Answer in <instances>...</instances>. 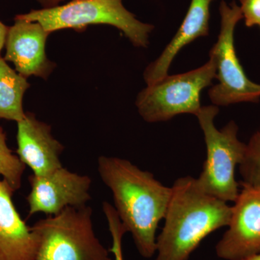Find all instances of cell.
Here are the masks:
<instances>
[{"label":"cell","mask_w":260,"mask_h":260,"mask_svg":"<svg viewBox=\"0 0 260 260\" xmlns=\"http://www.w3.org/2000/svg\"><path fill=\"white\" fill-rule=\"evenodd\" d=\"M98 172L112 191L114 208L140 255L152 257L156 251L157 229L165 216L172 188L161 184L152 173L118 157H99Z\"/></svg>","instance_id":"1"},{"label":"cell","mask_w":260,"mask_h":260,"mask_svg":"<svg viewBox=\"0 0 260 260\" xmlns=\"http://www.w3.org/2000/svg\"><path fill=\"white\" fill-rule=\"evenodd\" d=\"M171 188L155 260H188L203 239L228 226L232 206L205 192L190 176L179 178Z\"/></svg>","instance_id":"2"},{"label":"cell","mask_w":260,"mask_h":260,"mask_svg":"<svg viewBox=\"0 0 260 260\" xmlns=\"http://www.w3.org/2000/svg\"><path fill=\"white\" fill-rule=\"evenodd\" d=\"M17 18L37 22L48 31L84 30L91 25L119 29L137 47H147L153 25L143 23L123 4V0H71L52 8L32 10Z\"/></svg>","instance_id":"3"},{"label":"cell","mask_w":260,"mask_h":260,"mask_svg":"<svg viewBox=\"0 0 260 260\" xmlns=\"http://www.w3.org/2000/svg\"><path fill=\"white\" fill-rule=\"evenodd\" d=\"M31 228L39 239L36 260H112L95 235L88 205L68 207Z\"/></svg>","instance_id":"4"},{"label":"cell","mask_w":260,"mask_h":260,"mask_svg":"<svg viewBox=\"0 0 260 260\" xmlns=\"http://www.w3.org/2000/svg\"><path fill=\"white\" fill-rule=\"evenodd\" d=\"M219 109L216 106L202 107L197 114L204 134L207 157L197 181L205 192L218 199L234 203L239 195V183L235 177L236 168L244 159L246 143L238 138L239 127L231 121L219 130L215 118Z\"/></svg>","instance_id":"5"},{"label":"cell","mask_w":260,"mask_h":260,"mask_svg":"<svg viewBox=\"0 0 260 260\" xmlns=\"http://www.w3.org/2000/svg\"><path fill=\"white\" fill-rule=\"evenodd\" d=\"M215 78L216 67L211 57L198 69L167 75L140 92L135 102L138 112L149 123L169 121L182 114L196 116L202 108L201 92Z\"/></svg>","instance_id":"6"},{"label":"cell","mask_w":260,"mask_h":260,"mask_svg":"<svg viewBox=\"0 0 260 260\" xmlns=\"http://www.w3.org/2000/svg\"><path fill=\"white\" fill-rule=\"evenodd\" d=\"M220 28L218 41L210 51L215 61L218 83L210 89L209 97L215 106L231 105L260 101V85L246 76L234 45V31L243 16L235 2L229 5L222 0L219 6Z\"/></svg>","instance_id":"7"},{"label":"cell","mask_w":260,"mask_h":260,"mask_svg":"<svg viewBox=\"0 0 260 260\" xmlns=\"http://www.w3.org/2000/svg\"><path fill=\"white\" fill-rule=\"evenodd\" d=\"M30 191L27 195L28 215L42 213L52 216L68 207L86 205L91 200L92 180L61 167L44 176L28 178Z\"/></svg>","instance_id":"8"},{"label":"cell","mask_w":260,"mask_h":260,"mask_svg":"<svg viewBox=\"0 0 260 260\" xmlns=\"http://www.w3.org/2000/svg\"><path fill=\"white\" fill-rule=\"evenodd\" d=\"M242 186L232 206L226 232L215 251L224 260H240L260 254V191Z\"/></svg>","instance_id":"9"},{"label":"cell","mask_w":260,"mask_h":260,"mask_svg":"<svg viewBox=\"0 0 260 260\" xmlns=\"http://www.w3.org/2000/svg\"><path fill=\"white\" fill-rule=\"evenodd\" d=\"M50 34L37 22L15 17L5 40V60L13 63L17 73L25 78L47 79L56 67L46 52Z\"/></svg>","instance_id":"10"},{"label":"cell","mask_w":260,"mask_h":260,"mask_svg":"<svg viewBox=\"0 0 260 260\" xmlns=\"http://www.w3.org/2000/svg\"><path fill=\"white\" fill-rule=\"evenodd\" d=\"M17 155L32 174L44 176L62 167L60 160L64 145L51 133L50 125L26 112L17 123Z\"/></svg>","instance_id":"11"},{"label":"cell","mask_w":260,"mask_h":260,"mask_svg":"<svg viewBox=\"0 0 260 260\" xmlns=\"http://www.w3.org/2000/svg\"><path fill=\"white\" fill-rule=\"evenodd\" d=\"M14 192L0 178V260H36L39 237L15 208Z\"/></svg>","instance_id":"12"},{"label":"cell","mask_w":260,"mask_h":260,"mask_svg":"<svg viewBox=\"0 0 260 260\" xmlns=\"http://www.w3.org/2000/svg\"><path fill=\"white\" fill-rule=\"evenodd\" d=\"M214 0H191L187 13L177 34L161 54L147 67L143 74L147 85L167 76L174 58L195 39L209 35L210 5Z\"/></svg>","instance_id":"13"},{"label":"cell","mask_w":260,"mask_h":260,"mask_svg":"<svg viewBox=\"0 0 260 260\" xmlns=\"http://www.w3.org/2000/svg\"><path fill=\"white\" fill-rule=\"evenodd\" d=\"M27 79L0 54V119L18 123L25 117L23 98L30 87Z\"/></svg>","instance_id":"14"},{"label":"cell","mask_w":260,"mask_h":260,"mask_svg":"<svg viewBox=\"0 0 260 260\" xmlns=\"http://www.w3.org/2000/svg\"><path fill=\"white\" fill-rule=\"evenodd\" d=\"M25 165L19 158L18 155L7 143L6 133L0 126V177L6 181L15 191L22 185V179Z\"/></svg>","instance_id":"15"},{"label":"cell","mask_w":260,"mask_h":260,"mask_svg":"<svg viewBox=\"0 0 260 260\" xmlns=\"http://www.w3.org/2000/svg\"><path fill=\"white\" fill-rule=\"evenodd\" d=\"M242 185L260 191V133H254L246 144L244 159L239 164Z\"/></svg>","instance_id":"16"},{"label":"cell","mask_w":260,"mask_h":260,"mask_svg":"<svg viewBox=\"0 0 260 260\" xmlns=\"http://www.w3.org/2000/svg\"><path fill=\"white\" fill-rule=\"evenodd\" d=\"M102 208L112 238V246L109 251L114 254V260H124L122 239L124 234L127 232L121 223L119 215L112 204L108 202H104Z\"/></svg>","instance_id":"17"},{"label":"cell","mask_w":260,"mask_h":260,"mask_svg":"<svg viewBox=\"0 0 260 260\" xmlns=\"http://www.w3.org/2000/svg\"><path fill=\"white\" fill-rule=\"evenodd\" d=\"M243 19L246 26L260 25V0H239Z\"/></svg>","instance_id":"18"},{"label":"cell","mask_w":260,"mask_h":260,"mask_svg":"<svg viewBox=\"0 0 260 260\" xmlns=\"http://www.w3.org/2000/svg\"><path fill=\"white\" fill-rule=\"evenodd\" d=\"M9 26L5 25L0 20V54L5 47V40L8 35Z\"/></svg>","instance_id":"19"},{"label":"cell","mask_w":260,"mask_h":260,"mask_svg":"<svg viewBox=\"0 0 260 260\" xmlns=\"http://www.w3.org/2000/svg\"><path fill=\"white\" fill-rule=\"evenodd\" d=\"M37 1L42 5L43 8H49L59 5L61 2L64 0H37Z\"/></svg>","instance_id":"20"},{"label":"cell","mask_w":260,"mask_h":260,"mask_svg":"<svg viewBox=\"0 0 260 260\" xmlns=\"http://www.w3.org/2000/svg\"><path fill=\"white\" fill-rule=\"evenodd\" d=\"M240 260H260V254L256 255L249 256V257L244 258V259Z\"/></svg>","instance_id":"21"},{"label":"cell","mask_w":260,"mask_h":260,"mask_svg":"<svg viewBox=\"0 0 260 260\" xmlns=\"http://www.w3.org/2000/svg\"><path fill=\"white\" fill-rule=\"evenodd\" d=\"M259 133H260V127H259Z\"/></svg>","instance_id":"22"},{"label":"cell","mask_w":260,"mask_h":260,"mask_svg":"<svg viewBox=\"0 0 260 260\" xmlns=\"http://www.w3.org/2000/svg\"><path fill=\"white\" fill-rule=\"evenodd\" d=\"M259 26H260V25H259Z\"/></svg>","instance_id":"23"}]
</instances>
